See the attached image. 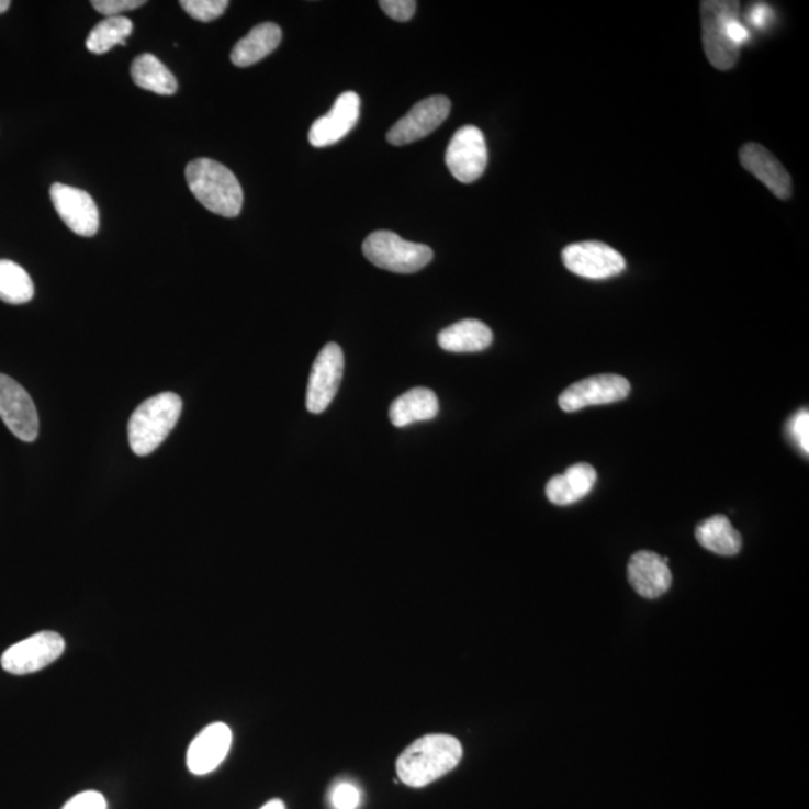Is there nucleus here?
Wrapping results in <instances>:
<instances>
[{
  "label": "nucleus",
  "mask_w": 809,
  "mask_h": 809,
  "mask_svg": "<svg viewBox=\"0 0 809 809\" xmlns=\"http://www.w3.org/2000/svg\"><path fill=\"white\" fill-rule=\"evenodd\" d=\"M182 400L175 393H161L143 402L131 416L130 446L137 456L154 453L178 425Z\"/></svg>",
  "instance_id": "obj_3"
},
{
  "label": "nucleus",
  "mask_w": 809,
  "mask_h": 809,
  "mask_svg": "<svg viewBox=\"0 0 809 809\" xmlns=\"http://www.w3.org/2000/svg\"><path fill=\"white\" fill-rule=\"evenodd\" d=\"M133 22L123 15L102 20L90 31L86 47L93 55H104L116 45H125V41L133 34Z\"/></svg>",
  "instance_id": "obj_25"
},
{
  "label": "nucleus",
  "mask_w": 809,
  "mask_h": 809,
  "mask_svg": "<svg viewBox=\"0 0 809 809\" xmlns=\"http://www.w3.org/2000/svg\"><path fill=\"white\" fill-rule=\"evenodd\" d=\"M360 117V97L356 92H345L336 100L326 116L319 117L311 126L310 143L314 147L336 145L347 137Z\"/></svg>",
  "instance_id": "obj_14"
},
{
  "label": "nucleus",
  "mask_w": 809,
  "mask_h": 809,
  "mask_svg": "<svg viewBox=\"0 0 809 809\" xmlns=\"http://www.w3.org/2000/svg\"><path fill=\"white\" fill-rule=\"evenodd\" d=\"M229 5L228 0H182L180 7L199 22L209 23L220 19Z\"/></svg>",
  "instance_id": "obj_26"
},
{
  "label": "nucleus",
  "mask_w": 809,
  "mask_h": 809,
  "mask_svg": "<svg viewBox=\"0 0 809 809\" xmlns=\"http://www.w3.org/2000/svg\"><path fill=\"white\" fill-rule=\"evenodd\" d=\"M61 809H106V802L101 793L89 790L74 796Z\"/></svg>",
  "instance_id": "obj_31"
},
{
  "label": "nucleus",
  "mask_w": 809,
  "mask_h": 809,
  "mask_svg": "<svg viewBox=\"0 0 809 809\" xmlns=\"http://www.w3.org/2000/svg\"><path fill=\"white\" fill-rule=\"evenodd\" d=\"M767 14H769V8L766 5H757L753 10V22L754 24H759V26H763V24L766 23Z\"/></svg>",
  "instance_id": "obj_32"
},
{
  "label": "nucleus",
  "mask_w": 809,
  "mask_h": 809,
  "mask_svg": "<svg viewBox=\"0 0 809 809\" xmlns=\"http://www.w3.org/2000/svg\"><path fill=\"white\" fill-rule=\"evenodd\" d=\"M492 340L494 333L479 319H462L438 335L439 347L449 352L484 351L491 347Z\"/></svg>",
  "instance_id": "obj_20"
},
{
  "label": "nucleus",
  "mask_w": 809,
  "mask_h": 809,
  "mask_svg": "<svg viewBox=\"0 0 809 809\" xmlns=\"http://www.w3.org/2000/svg\"><path fill=\"white\" fill-rule=\"evenodd\" d=\"M336 809H356L360 804V791L352 784H340L332 796Z\"/></svg>",
  "instance_id": "obj_30"
},
{
  "label": "nucleus",
  "mask_w": 809,
  "mask_h": 809,
  "mask_svg": "<svg viewBox=\"0 0 809 809\" xmlns=\"http://www.w3.org/2000/svg\"><path fill=\"white\" fill-rule=\"evenodd\" d=\"M451 110L449 98L430 97L417 102L401 121L394 123L387 134L390 145L405 146L432 134L446 122Z\"/></svg>",
  "instance_id": "obj_9"
},
{
  "label": "nucleus",
  "mask_w": 809,
  "mask_h": 809,
  "mask_svg": "<svg viewBox=\"0 0 809 809\" xmlns=\"http://www.w3.org/2000/svg\"><path fill=\"white\" fill-rule=\"evenodd\" d=\"M741 3L732 0H705L700 3L701 38L714 68L729 71L738 64L741 47L734 43L730 26L739 19Z\"/></svg>",
  "instance_id": "obj_4"
},
{
  "label": "nucleus",
  "mask_w": 809,
  "mask_h": 809,
  "mask_svg": "<svg viewBox=\"0 0 809 809\" xmlns=\"http://www.w3.org/2000/svg\"><path fill=\"white\" fill-rule=\"evenodd\" d=\"M145 0H92V7L109 18H122L123 12L134 11L145 5Z\"/></svg>",
  "instance_id": "obj_27"
},
{
  "label": "nucleus",
  "mask_w": 809,
  "mask_h": 809,
  "mask_svg": "<svg viewBox=\"0 0 809 809\" xmlns=\"http://www.w3.org/2000/svg\"><path fill=\"white\" fill-rule=\"evenodd\" d=\"M0 418L24 442H34L40 434L38 411L26 390L0 373Z\"/></svg>",
  "instance_id": "obj_11"
},
{
  "label": "nucleus",
  "mask_w": 809,
  "mask_h": 809,
  "mask_svg": "<svg viewBox=\"0 0 809 809\" xmlns=\"http://www.w3.org/2000/svg\"><path fill=\"white\" fill-rule=\"evenodd\" d=\"M788 434L796 446L804 451L805 454L809 453V413L808 409L799 411L795 417L788 423Z\"/></svg>",
  "instance_id": "obj_28"
},
{
  "label": "nucleus",
  "mask_w": 809,
  "mask_h": 809,
  "mask_svg": "<svg viewBox=\"0 0 809 809\" xmlns=\"http://www.w3.org/2000/svg\"><path fill=\"white\" fill-rule=\"evenodd\" d=\"M131 77L138 88L149 90V92L168 97L178 90V81L170 69L158 57L149 53L135 57L133 67H131Z\"/></svg>",
  "instance_id": "obj_23"
},
{
  "label": "nucleus",
  "mask_w": 809,
  "mask_h": 809,
  "mask_svg": "<svg viewBox=\"0 0 809 809\" xmlns=\"http://www.w3.org/2000/svg\"><path fill=\"white\" fill-rule=\"evenodd\" d=\"M487 158L486 139L477 126L467 125L456 131L447 147V167L462 183H472L482 178Z\"/></svg>",
  "instance_id": "obj_8"
},
{
  "label": "nucleus",
  "mask_w": 809,
  "mask_h": 809,
  "mask_svg": "<svg viewBox=\"0 0 809 809\" xmlns=\"http://www.w3.org/2000/svg\"><path fill=\"white\" fill-rule=\"evenodd\" d=\"M11 2L10 0H0V14H3V12H7L10 10Z\"/></svg>",
  "instance_id": "obj_34"
},
{
  "label": "nucleus",
  "mask_w": 809,
  "mask_h": 809,
  "mask_svg": "<svg viewBox=\"0 0 809 809\" xmlns=\"http://www.w3.org/2000/svg\"><path fill=\"white\" fill-rule=\"evenodd\" d=\"M50 196L57 215L72 233L83 237H92L98 233L100 211L88 192L55 183L50 189Z\"/></svg>",
  "instance_id": "obj_13"
},
{
  "label": "nucleus",
  "mask_w": 809,
  "mask_h": 809,
  "mask_svg": "<svg viewBox=\"0 0 809 809\" xmlns=\"http://www.w3.org/2000/svg\"><path fill=\"white\" fill-rule=\"evenodd\" d=\"M232 742V730L224 722L205 727L189 745L187 754L189 772L199 776L211 774L227 757Z\"/></svg>",
  "instance_id": "obj_15"
},
{
  "label": "nucleus",
  "mask_w": 809,
  "mask_h": 809,
  "mask_svg": "<svg viewBox=\"0 0 809 809\" xmlns=\"http://www.w3.org/2000/svg\"><path fill=\"white\" fill-rule=\"evenodd\" d=\"M344 352L338 344H327L316 356L307 384L306 408L322 414L335 400L344 375Z\"/></svg>",
  "instance_id": "obj_10"
},
{
  "label": "nucleus",
  "mask_w": 809,
  "mask_h": 809,
  "mask_svg": "<svg viewBox=\"0 0 809 809\" xmlns=\"http://www.w3.org/2000/svg\"><path fill=\"white\" fill-rule=\"evenodd\" d=\"M562 262L571 273L586 279H609L626 270V258L602 241H582L562 250Z\"/></svg>",
  "instance_id": "obj_7"
},
{
  "label": "nucleus",
  "mask_w": 809,
  "mask_h": 809,
  "mask_svg": "<svg viewBox=\"0 0 809 809\" xmlns=\"http://www.w3.org/2000/svg\"><path fill=\"white\" fill-rule=\"evenodd\" d=\"M381 10L396 22H408L417 10L414 0H383L380 2Z\"/></svg>",
  "instance_id": "obj_29"
},
{
  "label": "nucleus",
  "mask_w": 809,
  "mask_h": 809,
  "mask_svg": "<svg viewBox=\"0 0 809 809\" xmlns=\"http://www.w3.org/2000/svg\"><path fill=\"white\" fill-rule=\"evenodd\" d=\"M597 483V471L589 463H576L546 486L550 503L570 505L585 498Z\"/></svg>",
  "instance_id": "obj_18"
},
{
  "label": "nucleus",
  "mask_w": 809,
  "mask_h": 809,
  "mask_svg": "<svg viewBox=\"0 0 809 809\" xmlns=\"http://www.w3.org/2000/svg\"><path fill=\"white\" fill-rule=\"evenodd\" d=\"M34 282L22 266L0 260V300L8 305H24L34 299Z\"/></svg>",
  "instance_id": "obj_24"
},
{
  "label": "nucleus",
  "mask_w": 809,
  "mask_h": 809,
  "mask_svg": "<svg viewBox=\"0 0 809 809\" xmlns=\"http://www.w3.org/2000/svg\"><path fill=\"white\" fill-rule=\"evenodd\" d=\"M282 31L278 24L262 23L234 45L232 61L236 67H252L273 53L281 44Z\"/></svg>",
  "instance_id": "obj_19"
},
{
  "label": "nucleus",
  "mask_w": 809,
  "mask_h": 809,
  "mask_svg": "<svg viewBox=\"0 0 809 809\" xmlns=\"http://www.w3.org/2000/svg\"><path fill=\"white\" fill-rule=\"evenodd\" d=\"M261 809H285V805H283L282 800L274 799L267 802Z\"/></svg>",
  "instance_id": "obj_33"
},
{
  "label": "nucleus",
  "mask_w": 809,
  "mask_h": 809,
  "mask_svg": "<svg viewBox=\"0 0 809 809\" xmlns=\"http://www.w3.org/2000/svg\"><path fill=\"white\" fill-rule=\"evenodd\" d=\"M628 581L640 597L654 599L671 589L673 576L667 558L640 550L628 562Z\"/></svg>",
  "instance_id": "obj_16"
},
{
  "label": "nucleus",
  "mask_w": 809,
  "mask_h": 809,
  "mask_svg": "<svg viewBox=\"0 0 809 809\" xmlns=\"http://www.w3.org/2000/svg\"><path fill=\"white\" fill-rule=\"evenodd\" d=\"M631 392L627 378L619 375H597L585 378L564 390L560 396V406L565 413L593 405L614 404L626 400Z\"/></svg>",
  "instance_id": "obj_12"
},
{
  "label": "nucleus",
  "mask_w": 809,
  "mask_h": 809,
  "mask_svg": "<svg viewBox=\"0 0 809 809\" xmlns=\"http://www.w3.org/2000/svg\"><path fill=\"white\" fill-rule=\"evenodd\" d=\"M184 176L192 194L207 211L224 217L239 216L244 191L227 167L213 159H195L188 164Z\"/></svg>",
  "instance_id": "obj_2"
},
{
  "label": "nucleus",
  "mask_w": 809,
  "mask_h": 809,
  "mask_svg": "<svg viewBox=\"0 0 809 809\" xmlns=\"http://www.w3.org/2000/svg\"><path fill=\"white\" fill-rule=\"evenodd\" d=\"M363 254L373 266L393 273H416L434 258L429 246L404 240L393 232L369 234Z\"/></svg>",
  "instance_id": "obj_5"
},
{
  "label": "nucleus",
  "mask_w": 809,
  "mask_h": 809,
  "mask_svg": "<svg viewBox=\"0 0 809 809\" xmlns=\"http://www.w3.org/2000/svg\"><path fill=\"white\" fill-rule=\"evenodd\" d=\"M696 538L706 550L721 554V557H733L742 548L741 533L722 515L701 521L696 528Z\"/></svg>",
  "instance_id": "obj_22"
},
{
  "label": "nucleus",
  "mask_w": 809,
  "mask_h": 809,
  "mask_svg": "<svg viewBox=\"0 0 809 809\" xmlns=\"http://www.w3.org/2000/svg\"><path fill=\"white\" fill-rule=\"evenodd\" d=\"M739 158H741L742 167L755 176L767 189H771L776 199H790L793 194L791 176L766 147L757 143H746L739 151Z\"/></svg>",
  "instance_id": "obj_17"
},
{
  "label": "nucleus",
  "mask_w": 809,
  "mask_h": 809,
  "mask_svg": "<svg viewBox=\"0 0 809 809\" xmlns=\"http://www.w3.org/2000/svg\"><path fill=\"white\" fill-rule=\"evenodd\" d=\"M65 651V640L55 631L36 632L22 642L12 644L10 649L3 652L2 663L3 671L12 673V675H29L43 671Z\"/></svg>",
  "instance_id": "obj_6"
},
{
  "label": "nucleus",
  "mask_w": 809,
  "mask_h": 809,
  "mask_svg": "<svg viewBox=\"0 0 809 809\" xmlns=\"http://www.w3.org/2000/svg\"><path fill=\"white\" fill-rule=\"evenodd\" d=\"M439 411L437 394L429 389H413L402 394L390 406V422L405 427L416 422L432 420Z\"/></svg>",
  "instance_id": "obj_21"
},
{
  "label": "nucleus",
  "mask_w": 809,
  "mask_h": 809,
  "mask_svg": "<svg viewBox=\"0 0 809 809\" xmlns=\"http://www.w3.org/2000/svg\"><path fill=\"white\" fill-rule=\"evenodd\" d=\"M462 755V743L458 739L450 734H427L411 743L400 755L397 776L408 787H426L453 771Z\"/></svg>",
  "instance_id": "obj_1"
}]
</instances>
